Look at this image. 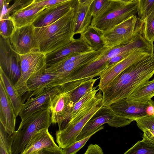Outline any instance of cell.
<instances>
[{"mask_svg": "<svg viewBox=\"0 0 154 154\" xmlns=\"http://www.w3.org/2000/svg\"><path fill=\"white\" fill-rule=\"evenodd\" d=\"M154 74V54L133 63L120 73L103 90V106L128 97Z\"/></svg>", "mask_w": 154, "mask_h": 154, "instance_id": "6da1fadb", "label": "cell"}, {"mask_svg": "<svg viewBox=\"0 0 154 154\" xmlns=\"http://www.w3.org/2000/svg\"><path fill=\"white\" fill-rule=\"evenodd\" d=\"M152 46V44L147 41L142 34L126 44L107 48L97 58L85 63L75 70L64 80L63 85L68 90H71L82 82L99 76L107 62L113 57L128 51L150 50Z\"/></svg>", "mask_w": 154, "mask_h": 154, "instance_id": "7a4b0ae2", "label": "cell"}, {"mask_svg": "<svg viewBox=\"0 0 154 154\" xmlns=\"http://www.w3.org/2000/svg\"><path fill=\"white\" fill-rule=\"evenodd\" d=\"M76 7L71 8L61 18L48 26L35 27V34L40 52L46 54L75 39L72 21Z\"/></svg>", "mask_w": 154, "mask_h": 154, "instance_id": "3957f363", "label": "cell"}, {"mask_svg": "<svg viewBox=\"0 0 154 154\" xmlns=\"http://www.w3.org/2000/svg\"><path fill=\"white\" fill-rule=\"evenodd\" d=\"M50 107L37 112L24 121L14 132L12 154H22L33 135L42 129H48L52 124Z\"/></svg>", "mask_w": 154, "mask_h": 154, "instance_id": "277c9868", "label": "cell"}, {"mask_svg": "<svg viewBox=\"0 0 154 154\" xmlns=\"http://www.w3.org/2000/svg\"><path fill=\"white\" fill-rule=\"evenodd\" d=\"M138 1L126 3L111 1L106 8L92 20L90 26L99 32L109 30L138 13Z\"/></svg>", "mask_w": 154, "mask_h": 154, "instance_id": "5b68a950", "label": "cell"}, {"mask_svg": "<svg viewBox=\"0 0 154 154\" xmlns=\"http://www.w3.org/2000/svg\"><path fill=\"white\" fill-rule=\"evenodd\" d=\"M98 32L105 47L109 48L128 43L143 34V22L135 15L109 30Z\"/></svg>", "mask_w": 154, "mask_h": 154, "instance_id": "8992f818", "label": "cell"}, {"mask_svg": "<svg viewBox=\"0 0 154 154\" xmlns=\"http://www.w3.org/2000/svg\"><path fill=\"white\" fill-rule=\"evenodd\" d=\"M20 56L21 75L14 85L22 97L28 92V80L33 76L44 72L47 66L45 54L40 51L21 55Z\"/></svg>", "mask_w": 154, "mask_h": 154, "instance_id": "52a82bcc", "label": "cell"}, {"mask_svg": "<svg viewBox=\"0 0 154 154\" xmlns=\"http://www.w3.org/2000/svg\"><path fill=\"white\" fill-rule=\"evenodd\" d=\"M106 123L117 128L130 124L125 119L116 114L109 106H103L88 121L76 138V141L103 129L104 127L102 125Z\"/></svg>", "mask_w": 154, "mask_h": 154, "instance_id": "ba28073f", "label": "cell"}, {"mask_svg": "<svg viewBox=\"0 0 154 154\" xmlns=\"http://www.w3.org/2000/svg\"><path fill=\"white\" fill-rule=\"evenodd\" d=\"M106 48L97 51L72 54L54 63L47 66L45 72L56 75L64 81L79 67L97 58Z\"/></svg>", "mask_w": 154, "mask_h": 154, "instance_id": "9c48e42d", "label": "cell"}, {"mask_svg": "<svg viewBox=\"0 0 154 154\" xmlns=\"http://www.w3.org/2000/svg\"><path fill=\"white\" fill-rule=\"evenodd\" d=\"M103 106L102 99L96 103L87 113L77 121L59 128L56 133V142L58 146L63 149L75 142L76 138L88 121Z\"/></svg>", "mask_w": 154, "mask_h": 154, "instance_id": "30bf717a", "label": "cell"}, {"mask_svg": "<svg viewBox=\"0 0 154 154\" xmlns=\"http://www.w3.org/2000/svg\"><path fill=\"white\" fill-rule=\"evenodd\" d=\"M20 55L12 47L9 39L0 37V68L15 84L21 75Z\"/></svg>", "mask_w": 154, "mask_h": 154, "instance_id": "8fae6325", "label": "cell"}, {"mask_svg": "<svg viewBox=\"0 0 154 154\" xmlns=\"http://www.w3.org/2000/svg\"><path fill=\"white\" fill-rule=\"evenodd\" d=\"M64 154L55 143L48 129L40 130L32 137L22 154Z\"/></svg>", "mask_w": 154, "mask_h": 154, "instance_id": "7c38bea8", "label": "cell"}, {"mask_svg": "<svg viewBox=\"0 0 154 154\" xmlns=\"http://www.w3.org/2000/svg\"><path fill=\"white\" fill-rule=\"evenodd\" d=\"M34 29L32 24L17 28L9 38L13 49L20 55L40 51Z\"/></svg>", "mask_w": 154, "mask_h": 154, "instance_id": "4fadbf2b", "label": "cell"}, {"mask_svg": "<svg viewBox=\"0 0 154 154\" xmlns=\"http://www.w3.org/2000/svg\"><path fill=\"white\" fill-rule=\"evenodd\" d=\"M62 90L61 86L48 88L33 97H29L23 104L18 115L21 121L37 112L50 107L51 99Z\"/></svg>", "mask_w": 154, "mask_h": 154, "instance_id": "5bb4252c", "label": "cell"}, {"mask_svg": "<svg viewBox=\"0 0 154 154\" xmlns=\"http://www.w3.org/2000/svg\"><path fill=\"white\" fill-rule=\"evenodd\" d=\"M150 100L146 102L134 101L128 98L121 99L109 106L116 114L125 119L130 124L148 115Z\"/></svg>", "mask_w": 154, "mask_h": 154, "instance_id": "9a60e30c", "label": "cell"}, {"mask_svg": "<svg viewBox=\"0 0 154 154\" xmlns=\"http://www.w3.org/2000/svg\"><path fill=\"white\" fill-rule=\"evenodd\" d=\"M154 54V51L141 49L137 51L119 61L110 69L100 76L98 85L102 91L120 73L128 66L149 55Z\"/></svg>", "mask_w": 154, "mask_h": 154, "instance_id": "2e32d148", "label": "cell"}, {"mask_svg": "<svg viewBox=\"0 0 154 154\" xmlns=\"http://www.w3.org/2000/svg\"><path fill=\"white\" fill-rule=\"evenodd\" d=\"M78 3V0H70L48 7L41 12L32 24L35 27L48 26L61 18Z\"/></svg>", "mask_w": 154, "mask_h": 154, "instance_id": "e0dca14e", "label": "cell"}, {"mask_svg": "<svg viewBox=\"0 0 154 154\" xmlns=\"http://www.w3.org/2000/svg\"><path fill=\"white\" fill-rule=\"evenodd\" d=\"M94 51L82 38L74 39L67 44L46 54L47 66L54 63L75 53Z\"/></svg>", "mask_w": 154, "mask_h": 154, "instance_id": "ac0fdd59", "label": "cell"}, {"mask_svg": "<svg viewBox=\"0 0 154 154\" xmlns=\"http://www.w3.org/2000/svg\"><path fill=\"white\" fill-rule=\"evenodd\" d=\"M17 117L3 85L0 80V123L9 134L15 131Z\"/></svg>", "mask_w": 154, "mask_h": 154, "instance_id": "d6986e66", "label": "cell"}, {"mask_svg": "<svg viewBox=\"0 0 154 154\" xmlns=\"http://www.w3.org/2000/svg\"><path fill=\"white\" fill-rule=\"evenodd\" d=\"M63 81L56 75L45 72L33 76L27 82L28 92H32L29 97L38 94L46 88L61 85Z\"/></svg>", "mask_w": 154, "mask_h": 154, "instance_id": "ffe728a7", "label": "cell"}, {"mask_svg": "<svg viewBox=\"0 0 154 154\" xmlns=\"http://www.w3.org/2000/svg\"><path fill=\"white\" fill-rule=\"evenodd\" d=\"M69 91L62 89L56 94L51 100L50 108L52 124H61L68 110L69 103Z\"/></svg>", "mask_w": 154, "mask_h": 154, "instance_id": "44dd1931", "label": "cell"}, {"mask_svg": "<svg viewBox=\"0 0 154 154\" xmlns=\"http://www.w3.org/2000/svg\"><path fill=\"white\" fill-rule=\"evenodd\" d=\"M92 17L89 7L79 5L78 3L72 21L74 34L83 33L90 25Z\"/></svg>", "mask_w": 154, "mask_h": 154, "instance_id": "7402d4cb", "label": "cell"}, {"mask_svg": "<svg viewBox=\"0 0 154 154\" xmlns=\"http://www.w3.org/2000/svg\"><path fill=\"white\" fill-rule=\"evenodd\" d=\"M0 81L2 82L16 116L18 115L24 104L22 97L15 88L14 84L0 68Z\"/></svg>", "mask_w": 154, "mask_h": 154, "instance_id": "603a6c76", "label": "cell"}, {"mask_svg": "<svg viewBox=\"0 0 154 154\" xmlns=\"http://www.w3.org/2000/svg\"><path fill=\"white\" fill-rule=\"evenodd\" d=\"M47 7H38L19 10L12 14L10 17L16 28L31 24L41 12Z\"/></svg>", "mask_w": 154, "mask_h": 154, "instance_id": "cb8c5ba5", "label": "cell"}, {"mask_svg": "<svg viewBox=\"0 0 154 154\" xmlns=\"http://www.w3.org/2000/svg\"><path fill=\"white\" fill-rule=\"evenodd\" d=\"M80 34V37L93 51H97L106 48L99 32L90 26Z\"/></svg>", "mask_w": 154, "mask_h": 154, "instance_id": "d4e9b609", "label": "cell"}, {"mask_svg": "<svg viewBox=\"0 0 154 154\" xmlns=\"http://www.w3.org/2000/svg\"><path fill=\"white\" fill-rule=\"evenodd\" d=\"M98 85L93 87L92 90L87 93L71 108L59 128L64 125L72 119L88 104L90 100L95 95L97 91L99 90V88L96 89Z\"/></svg>", "mask_w": 154, "mask_h": 154, "instance_id": "484cf974", "label": "cell"}, {"mask_svg": "<svg viewBox=\"0 0 154 154\" xmlns=\"http://www.w3.org/2000/svg\"><path fill=\"white\" fill-rule=\"evenodd\" d=\"M99 78L93 79L83 82L73 89L69 91L70 92L69 103L67 113L71 108L83 96L88 92L92 90L94 84Z\"/></svg>", "mask_w": 154, "mask_h": 154, "instance_id": "4316f807", "label": "cell"}, {"mask_svg": "<svg viewBox=\"0 0 154 154\" xmlns=\"http://www.w3.org/2000/svg\"><path fill=\"white\" fill-rule=\"evenodd\" d=\"M154 96V79L148 81L132 94L128 99L134 101L146 102Z\"/></svg>", "mask_w": 154, "mask_h": 154, "instance_id": "83f0119b", "label": "cell"}, {"mask_svg": "<svg viewBox=\"0 0 154 154\" xmlns=\"http://www.w3.org/2000/svg\"><path fill=\"white\" fill-rule=\"evenodd\" d=\"M14 138V133L9 134L0 123V154H12V146Z\"/></svg>", "mask_w": 154, "mask_h": 154, "instance_id": "f1b7e54d", "label": "cell"}, {"mask_svg": "<svg viewBox=\"0 0 154 154\" xmlns=\"http://www.w3.org/2000/svg\"><path fill=\"white\" fill-rule=\"evenodd\" d=\"M124 154H154V145L142 140L137 141Z\"/></svg>", "mask_w": 154, "mask_h": 154, "instance_id": "f546056e", "label": "cell"}, {"mask_svg": "<svg viewBox=\"0 0 154 154\" xmlns=\"http://www.w3.org/2000/svg\"><path fill=\"white\" fill-rule=\"evenodd\" d=\"M143 35L148 41H154V10L143 20Z\"/></svg>", "mask_w": 154, "mask_h": 154, "instance_id": "4dcf8cb0", "label": "cell"}, {"mask_svg": "<svg viewBox=\"0 0 154 154\" xmlns=\"http://www.w3.org/2000/svg\"><path fill=\"white\" fill-rule=\"evenodd\" d=\"M16 29L14 22L10 17L0 19V35L5 38H9Z\"/></svg>", "mask_w": 154, "mask_h": 154, "instance_id": "1f68e13d", "label": "cell"}, {"mask_svg": "<svg viewBox=\"0 0 154 154\" xmlns=\"http://www.w3.org/2000/svg\"><path fill=\"white\" fill-rule=\"evenodd\" d=\"M33 0H14L12 5L7 8L0 16V19L9 18L14 12L21 10L31 4Z\"/></svg>", "mask_w": 154, "mask_h": 154, "instance_id": "d6a6232c", "label": "cell"}, {"mask_svg": "<svg viewBox=\"0 0 154 154\" xmlns=\"http://www.w3.org/2000/svg\"><path fill=\"white\" fill-rule=\"evenodd\" d=\"M154 10V0H138V17L143 20Z\"/></svg>", "mask_w": 154, "mask_h": 154, "instance_id": "836d02e7", "label": "cell"}, {"mask_svg": "<svg viewBox=\"0 0 154 154\" xmlns=\"http://www.w3.org/2000/svg\"><path fill=\"white\" fill-rule=\"evenodd\" d=\"M110 2V0H94L89 7L93 18L100 15L108 6Z\"/></svg>", "mask_w": 154, "mask_h": 154, "instance_id": "e575fe53", "label": "cell"}, {"mask_svg": "<svg viewBox=\"0 0 154 154\" xmlns=\"http://www.w3.org/2000/svg\"><path fill=\"white\" fill-rule=\"evenodd\" d=\"M139 50H140L125 52L112 57L107 62L105 68L100 73V76L110 69L123 59L125 58L132 53Z\"/></svg>", "mask_w": 154, "mask_h": 154, "instance_id": "d590c367", "label": "cell"}, {"mask_svg": "<svg viewBox=\"0 0 154 154\" xmlns=\"http://www.w3.org/2000/svg\"><path fill=\"white\" fill-rule=\"evenodd\" d=\"M96 133H94L78 141H76L69 146L63 149L64 154H75L85 144L90 137Z\"/></svg>", "mask_w": 154, "mask_h": 154, "instance_id": "8d00e7d4", "label": "cell"}, {"mask_svg": "<svg viewBox=\"0 0 154 154\" xmlns=\"http://www.w3.org/2000/svg\"><path fill=\"white\" fill-rule=\"evenodd\" d=\"M135 121L137 127L142 131L146 128L154 131V114L144 116Z\"/></svg>", "mask_w": 154, "mask_h": 154, "instance_id": "74e56055", "label": "cell"}, {"mask_svg": "<svg viewBox=\"0 0 154 154\" xmlns=\"http://www.w3.org/2000/svg\"><path fill=\"white\" fill-rule=\"evenodd\" d=\"M69 0H45L31 3L22 9H27L38 7H48Z\"/></svg>", "mask_w": 154, "mask_h": 154, "instance_id": "f35d334b", "label": "cell"}, {"mask_svg": "<svg viewBox=\"0 0 154 154\" xmlns=\"http://www.w3.org/2000/svg\"><path fill=\"white\" fill-rule=\"evenodd\" d=\"M142 131L143 132L142 140L154 145V131L146 128Z\"/></svg>", "mask_w": 154, "mask_h": 154, "instance_id": "ab89813d", "label": "cell"}, {"mask_svg": "<svg viewBox=\"0 0 154 154\" xmlns=\"http://www.w3.org/2000/svg\"><path fill=\"white\" fill-rule=\"evenodd\" d=\"M85 154H103L102 148L98 145L91 144L84 153Z\"/></svg>", "mask_w": 154, "mask_h": 154, "instance_id": "60d3db41", "label": "cell"}, {"mask_svg": "<svg viewBox=\"0 0 154 154\" xmlns=\"http://www.w3.org/2000/svg\"><path fill=\"white\" fill-rule=\"evenodd\" d=\"M94 0H79L78 5L90 7V5Z\"/></svg>", "mask_w": 154, "mask_h": 154, "instance_id": "b9f144b4", "label": "cell"}, {"mask_svg": "<svg viewBox=\"0 0 154 154\" xmlns=\"http://www.w3.org/2000/svg\"><path fill=\"white\" fill-rule=\"evenodd\" d=\"M110 1H116L126 3L132 2L138 0H110Z\"/></svg>", "mask_w": 154, "mask_h": 154, "instance_id": "7bdbcfd3", "label": "cell"}, {"mask_svg": "<svg viewBox=\"0 0 154 154\" xmlns=\"http://www.w3.org/2000/svg\"><path fill=\"white\" fill-rule=\"evenodd\" d=\"M7 0H0V13H1L6 4Z\"/></svg>", "mask_w": 154, "mask_h": 154, "instance_id": "ee69618b", "label": "cell"}, {"mask_svg": "<svg viewBox=\"0 0 154 154\" xmlns=\"http://www.w3.org/2000/svg\"><path fill=\"white\" fill-rule=\"evenodd\" d=\"M44 0H33L32 2V3H31L37 2H41V1H44Z\"/></svg>", "mask_w": 154, "mask_h": 154, "instance_id": "f6af8a7d", "label": "cell"}, {"mask_svg": "<svg viewBox=\"0 0 154 154\" xmlns=\"http://www.w3.org/2000/svg\"><path fill=\"white\" fill-rule=\"evenodd\" d=\"M13 0H7V1L8 2L10 3Z\"/></svg>", "mask_w": 154, "mask_h": 154, "instance_id": "bcb514c9", "label": "cell"}, {"mask_svg": "<svg viewBox=\"0 0 154 154\" xmlns=\"http://www.w3.org/2000/svg\"></svg>", "mask_w": 154, "mask_h": 154, "instance_id": "7dc6e473", "label": "cell"}]
</instances>
